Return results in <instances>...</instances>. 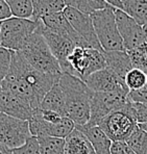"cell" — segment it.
Here are the masks:
<instances>
[{
    "mask_svg": "<svg viewBox=\"0 0 147 154\" xmlns=\"http://www.w3.org/2000/svg\"><path fill=\"white\" fill-rule=\"evenodd\" d=\"M60 76L38 71L27 62L21 52L12 51L10 72L2 81L0 90L14 93L28 103L33 110H37L40 109L44 96Z\"/></svg>",
    "mask_w": 147,
    "mask_h": 154,
    "instance_id": "cell-1",
    "label": "cell"
},
{
    "mask_svg": "<svg viewBox=\"0 0 147 154\" xmlns=\"http://www.w3.org/2000/svg\"><path fill=\"white\" fill-rule=\"evenodd\" d=\"M58 83L63 91L66 105V116L75 126H85L90 121V108L93 92L78 77L62 73Z\"/></svg>",
    "mask_w": 147,
    "mask_h": 154,
    "instance_id": "cell-2",
    "label": "cell"
},
{
    "mask_svg": "<svg viewBox=\"0 0 147 154\" xmlns=\"http://www.w3.org/2000/svg\"><path fill=\"white\" fill-rule=\"evenodd\" d=\"M20 52L29 64L42 73L53 76H60L63 73L60 64L52 55L46 40L41 32L40 21L37 30L31 35Z\"/></svg>",
    "mask_w": 147,
    "mask_h": 154,
    "instance_id": "cell-3",
    "label": "cell"
},
{
    "mask_svg": "<svg viewBox=\"0 0 147 154\" xmlns=\"http://www.w3.org/2000/svg\"><path fill=\"white\" fill-rule=\"evenodd\" d=\"M115 8L108 6L92 13L91 19L98 42L103 51H125L119 33L114 13Z\"/></svg>",
    "mask_w": 147,
    "mask_h": 154,
    "instance_id": "cell-4",
    "label": "cell"
},
{
    "mask_svg": "<svg viewBox=\"0 0 147 154\" xmlns=\"http://www.w3.org/2000/svg\"><path fill=\"white\" fill-rule=\"evenodd\" d=\"M96 126H98L112 142H126L138 126L133 103L130 102L124 107L108 114L100 120Z\"/></svg>",
    "mask_w": 147,
    "mask_h": 154,
    "instance_id": "cell-5",
    "label": "cell"
},
{
    "mask_svg": "<svg viewBox=\"0 0 147 154\" xmlns=\"http://www.w3.org/2000/svg\"><path fill=\"white\" fill-rule=\"evenodd\" d=\"M39 27V21L11 17L0 24V46L11 51H21Z\"/></svg>",
    "mask_w": 147,
    "mask_h": 154,
    "instance_id": "cell-6",
    "label": "cell"
},
{
    "mask_svg": "<svg viewBox=\"0 0 147 154\" xmlns=\"http://www.w3.org/2000/svg\"><path fill=\"white\" fill-rule=\"evenodd\" d=\"M68 64L73 76L78 77L83 82L91 74L107 68L102 52L85 47H75L68 57Z\"/></svg>",
    "mask_w": 147,
    "mask_h": 154,
    "instance_id": "cell-7",
    "label": "cell"
},
{
    "mask_svg": "<svg viewBox=\"0 0 147 154\" xmlns=\"http://www.w3.org/2000/svg\"><path fill=\"white\" fill-rule=\"evenodd\" d=\"M128 91H115L108 93H93L90 108V121L87 125L96 126L108 114L124 107L130 102Z\"/></svg>",
    "mask_w": 147,
    "mask_h": 154,
    "instance_id": "cell-8",
    "label": "cell"
},
{
    "mask_svg": "<svg viewBox=\"0 0 147 154\" xmlns=\"http://www.w3.org/2000/svg\"><path fill=\"white\" fill-rule=\"evenodd\" d=\"M31 137L28 121L0 112V144L14 150L23 146Z\"/></svg>",
    "mask_w": 147,
    "mask_h": 154,
    "instance_id": "cell-9",
    "label": "cell"
},
{
    "mask_svg": "<svg viewBox=\"0 0 147 154\" xmlns=\"http://www.w3.org/2000/svg\"><path fill=\"white\" fill-rule=\"evenodd\" d=\"M31 137H52L58 139H66L75 129V124L68 117H63L60 122L55 124L49 123L42 119L40 109L33 112L31 119L28 121Z\"/></svg>",
    "mask_w": 147,
    "mask_h": 154,
    "instance_id": "cell-10",
    "label": "cell"
},
{
    "mask_svg": "<svg viewBox=\"0 0 147 154\" xmlns=\"http://www.w3.org/2000/svg\"><path fill=\"white\" fill-rule=\"evenodd\" d=\"M114 13L117 27L123 41L124 50H133L136 47L147 43V37L144 29L139 23L121 10L115 8Z\"/></svg>",
    "mask_w": 147,
    "mask_h": 154,
    "instance_id": "cell-11",
    "label": "cell"
},
{
    "mask_svg": "<svg viewBox=\"0 0 147 154\" xmlns=\"http://www.w3.org/2000/svg\"><path fill=\"white\" fill-rule=\"evenodd\" d=\"M40 21V20H39ZM40 30L42 32L43 37L46 40V43L50 49L51 53L56 60L60 64L63 73H67L70 75H73L71 67L68 64V57L72 53L73 49L75 48V45L71 40L64 38L60 35L52 32V31L46 29L43 26L42 22L40 21Z\"/></svg>",
    "mask_w": 147,
    "mask_h": 154,
    "instance_id": "cell-12",
    "label": "cell"
},
{
    "mask_svg": "<svg viewBox=\"0 0 147 154\" xmlns=\"http://www.w3.org/2000/svg\"><path fill=\"white\" fill-rule=\"evenodd\" d=\"M63 13L66 16L67 20L73 27L74 30L88 43V45L91 48L103 52L98 42V38L96 37V33H95L91 16L81 13L75 8H68V6L64 8Z\"/></svg>",
    "mask_w": 147,
    "mask_h": 154,
    "instance_id": "cell-13",
    "label": "cell"
},
{
    "mask_svg": "<svg viewBox=\"0 0 147 154\" xmlns=\"http://www.w3.org/2000/svg\"><path fill=\"white\" fill-rule=\"evenodd\" d=\"M40 21L42 22L43 26L52 32L60 35L64 38L71 40L74 43L75 47H85V48H91L88 43L76 32L67 20L66 16L63 12L53 13L50 15H46L41 18Z\"/></svg>",
    "mask_w": 147,
    "mask_h": 154,
    "instance_id": "cell-14",
    "label": "cell"
},
{
    "mask_svg": "<svg viewBox=\"0 0 147 154\" xmlns=\"http://www.w3.org/2000/svg\"><path fill=\"white\" fill-rule=\"evenodd\" d=\"M85 83L93 93H108L115 91L130 92L125 82L108 67L91 74L85 80Z\"/></svg>",
    "mask_w": 147,
    "mask_h": 154,
    "instance_id": "cell-15",
    "label": "cell"
},
{
    "mask_svg": "<svg viewBox=\"0 0 147 154\" xmlns=\"http://www.w3.org/2000/svg\"><path fill=\"white\" fill-rule=\"evenodd\" d=\"M35 110L23 99L10 91L0 90V112L16 119L29 121Z\"/></svg>",
    "mask_w": 147,
    "mask_h": 154,
    "instance_id": "cell-16",
    "label": "cell"
},
{
    "mask_svg": "<svg viewBox=\"0 0 147 154\" xmlns=\"http://www.w3.org/2000/svg\"><path fill=\"white\" fill-rule=\"evenodd\" d=\"M105 64L119 78L124 81L125 76L132 69L133 63L126 51H103Z\"/></svg>",
    "mask_w": 147,
    "mask_h": 154,
    "instance_id": "cell-17",
    "label": "cell"
},
{
    "mask_svg": "<svg viewBox=\"0 0 147 154\" xmlns=\"http://www.w3.org/2000/svg\"><path fill=\"white\" fill-rule=\"evenodd\" d=\"M76 129L83 133L89 139L96 154H111L112 141L98 126H75Z\"/></svg>",
    "mask_w": 147,
    "mask_h": 154,
    "instance_id": "cell-18",
    "label": "cell"
},
{
    "mask_svg": "<svg viewBox=\"0 0 147 154\" xmlns=\"http://www.w3.org/2000/svg\"><path fill=\"white\" fill-rule=\"evenodd\" d=\"M40 109L50 110V112H56L62 117H67L65 97L60 87V83H58V79L54 82L52 88L44 96L42 102H41Z\"/></svg>",
    "mask_w": 147,
    "mask_h": 154,
    "instance_id": "cell-19",
    "label": "cell"
},
{
    "mask_svg": "<svg viewBox=\"0 0 147 154\" xmlns=\"http://www.w3.org/2000/svg\"><path fill=\"white\" fill-rule=\"evenodd\" d=\"M65 154H96L91 142L78 129H74L65 139Z\"/></svg>",
    "mask_w": 147,
    "mask_h": 154,
    "instance_id": "cell-20",
    "label": "cell"
},
{
    "mask_svg": "<svg viewBox=\"0 0 147 154\" xmlns=\"http://www.w3.org/2000/svg\"><path fill=\"white\" fill-rule=\"evenodd\" d=\"M33 3V21H39L41 18L53 13L63 12L66 8L63 0H31Z\"/></svg>",
    "mask_w": 147,
    "mask_h": 154,
    "instance_id": "cell-21",
    "label": "cell"
},
{
    "mask_svg": "<svg viewBox=\"0 0 147 154\" xmlns=\"http://www.w3.org/2000/svg\"><path fill=\"white\" fill-rule=\"evenodd\" d=\"M121 11L132 17L141 26L147 22V0H120Z\"/></svg>",
    "mask_w": 147,
    "mask_h": 154,
    "instance_id": "cell-22",
    "label": "cell"
},
{
    "mask_svg": "<svg viewBox=\"0 0 147 154\" xmlns=\"http://www.w3.org/2000/svg\"><path fill=\"white\" fill-rule=\"evenodd\" d=\"M41 154H65V140L52 137H37Z\"/></svg>",
    "mask_w": 147,
    "mask_h": 154,
    "instance_id": "cell-23",
    "label": "cell"
},
{
    "mask_svg": "<svg viewBox=\"0 0 147 154\" xmlns=\"http://www.w3.org/2000/svg\"><path fill=\"white\" fill-rule=\"evenodd\" d=\"M10 8L13 17L31 19L33 18V3L31 0H4Z\"/></svg>",
    "mask_w": 147,
    "mask_h": 154,
    "instance_id": "cell-24",
    "label": "cell"
},
{
    "mask_svg": "<svg viewBox=\"0 0 147 154\" xmlns=\"http://www.w3.org/2000/svg\"><path fill=\"white\" fill-rule=\"evenodd\" d=\"M125 143L136 154H147V133L139 126L136 127Z\"/></svg>",
    "mask_w": 147,
    "mask_h": 154,
    "instance_id": "cell-25",
    "label": "cell"
},
{
    "mask_svg": "<svg viewBox=\"0 0 147 154\" xmlns=\"http://www.w3.org/2000/svg\"><path fill=\"white\" fill-rule=\"evenodd\" d=\"M130 55V60L133 63V67L136 69L142 70L143 72H147V43L136 47L135 49L126 51Z\"/></svg>",
    "mask_w": 147,
    "mask_h": 154,
    "instance_id": "cell-26",
    "label": "cell"
},
{
    "mask_svg": "<svg viewBox=\"0 0 147 154\" xmlns=\"http://www.w3.org/2000/svg\"><path fill=\"white\" fill-rule=\"evenodd\" d=\"M124 82H125V85L130 91L139 90L146 85L147 75L145 72H143L142 70L134 68L126 74Z\"/></svg>",
    "mask_w": 147,
    "mask_h": 154,
    "instance_id": "cell-27",
    "label": "cell"
},
{
    "mask_svg": "<svg viewBox=\"0 0 147 154\" xmlns=\"http://www.w3.org/2000/svg\"><path fill=\"white\" fill-rule=\"evenodd\" d=\"M12 63V51L0 46V88L4 78L8 74Z\"/></svg>",
    "mask_w": 147,
    "mask_h": 154,
    "instance_id": "cell-28",
    "label": "cell"
},
{
    "mask_svg": "<svg viewBox=\"0 0 147 154\" xmlns=\"http://www.w3.org/2000/svg\"><path fill=\"white\" fill-rule=\"evenodd\" d=\"M12 154H41L39 141L36 137H30L23 146L12 150Z\"/></svg>",
    "mask_w": 147,
    "mask_h": 154,
    "instance_id": "cell-29",
    "label": "cell"
},
{
    "mask_svg": "<svg viewBox=\"0 0 147 154\" xmlns=\"http://www.w3.org/2000/svg\"><path fill=\"white\" fill-rule=\"evenodd\" d=\"M63 1H64L65 5L68 6V8H75V10L80 11L83 14L91 15L92 13H94L89 0H63Z\"/></svg>",
    "mask_w": 147,
    "mask_h": 154,
    "instance_id": "cell-30",
    "label": "cell"
},
{
    "mask_svg": "<svg viewBox=\"0 0 147 154\" xmlns=\"http://www.w3.org/2000/svg\"><path fill=\"white\" fill-rule=\"evenodd\" d=\"M128 99L132 103H147V82L141 89L130 91Z\"/></svg>",
    "mask_w": 147,
    "mask_h": 154,
    "instance_id": "cell-31",
    "label": "cell"
},
{
    "mask_svg": "<svg viewBox=\"0 0 147 154\" xmlns=\"http://www.w3.org/2000/svg\"><path fill=\"white\" fill-rule=\"evenodd\" d=\"M138 124L147 123V103H133Z\"/></svg>",
    "mask_w": 147,
    "mask_h": 154,
    "instance_id": "cell-32",
    "label": "cell"
},
{
    "mask_svg": "<svg viewBox=\"0 0 147 154\" xmlns=\"http://www.w3.org/2000/svg\"><path fill=\"white\" fill-rule=\"evenodd\" d=\"M111 154H136L125 142H113Z\"/></svg>",
    "mask_w": 147,
    "mask_h": 154,
    "instance_id": "cell-33",
    "label": "cell"
},
{
    "mask_svg": "<svg viewBox=\"0 0 147 154\" xmlns=\"http://www.w3.org/2000/svg\"><path fill=\"white\" fill-rule=\"evenodd\" d=\"M40 114L43 120H45V121L49 122V123H52V124H55V123H58V122H60L61 119L63 118L62 116H60L54 112H50V110L40 109Z\"/></svg>",
    "mask_w": 147,
    "mask_h": 154,
    "instance_id": "cell-34",
    "label": "cell"
},
{
    "mask_svg": "<svg viewBox=\"0 0 147 154\" xmlns=\"http://www.w3.org/2000/svg\"><path fill=\"white\" fill-rule=\"evenodd\" d=\"M11 17H13V16L6 2L4 0H0V21L6 20Z\"/></svg>",
    "mask_w": 147,
    "mask_h": 154,
    "instance_id": "cell-35",
    "label": "cell"
},
{
    "mask_svg": "<svg viewBox=\"0 0 147 154\" xmlns=\"http://www.w3.org/2000/svg\"><path fill=\"white\" fill-rule=\"evenodd\" d=\"M90 4H91L93 11H99V10H103L105 8H108L110 4H108L105 0H89Z\"/></svg>",
    "mask_w": 147,
    "mask_h": 154,
    "instance_id": "cell-36",
    "label": "cell"
},
{
    "mask_svg": "<svg viewBox=\"0 0 147 154\" xmlns=\"http://www.w3.org/2000/svg\"><path fill=\"white\" fill-rule=\"evenodd\" d=\"M108 4H110L111 6L115 8H118V10H121V1L120 0H105Z\"/></svg>",
    "mask_w": 147,
    "mask_h": 154,
    "instance_id": "cell-37",
    "label": "cell"
},
{
    "mask_svg": "<svg viewBox=\"0 0 147 154\" xmlns=\"http://www.w3.org/2000/svg\"><path fill=\"white\" fill-rule=\"evenodd\" d=\"M0 154H12V150L5 148V147L0 144Z\"/></svg>",
    "mask_w": 147,
    "mask_h": 154,
    "instance_id": "cell-38",
    "label": "cell"
},
{
    "mask_svg": "<svg viewBox=\"0 0 147 154\" xmlns=\"http://www.w3.org/2000/svg\"><path fill=\"white\" fill-rule=\"evenodd\" d=\"M138 126H139L140 128H142L144 131L147 133V123H142V124H138Z\"/></svg>",
    "mask_w": 147,
    "mask_h": 154,
    "instance_id": "cell-39",
    "label": "cell"
},
{
    "mask_svg": "<svg viewBox=\"0 0 147 154\" xmlns=\"http://www.w3.org/2000/svg\"><path fill=\"white\" fill-rule=\"evenodd\" d=\"M142 27H143V29H144V32H145V35H146V37H147V22H146V23L144 24V25L142 26Z\"/></svg>",
    "mask_w": 147,
    "mask_h": 154,
    "instance_id": "cell-40",
    "label": "cell"
},
{
    "mask_svg": "<svg viewBox=\"0 0 147 154\" xmlns=\"http://www.w3.org/2000/svg\"><path fill=\"white\" fill-rule=\"evenodd\" d=\"M0 24H1V21H0Z\"/></svg>",
    "mask_w": 147,
    "mask_h": 154,
    "instance_id": "cell-41",
    "label": "cell"
},
{
    "mask_svg": "<svg viewBox=\"0 0 147 154\" xmlns=\"http://www.w3.org/2000/svg\"><path fill=\"white\" fill-rule=\"evenodd\" d=\"M146 75H147V72H146Z\"/></svg>",
    "mask_w": 147,
    "mask_h": 154,
    "instance_id": "cell-42",
    "label": "cell"
}]
</instances>
